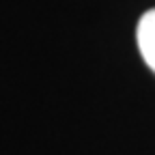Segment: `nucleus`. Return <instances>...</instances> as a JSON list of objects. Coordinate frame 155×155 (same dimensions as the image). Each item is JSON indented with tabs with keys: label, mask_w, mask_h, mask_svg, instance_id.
<instances>
[{
	"label": "nucleus",
	"mask_w": 155,
	"mask_h": 155,
	"mask_svg": "<svg viewBox=\"0 0 155 155\" xmlns=\"http://www.w3.org/2000/svg\"><path fill=\"white\" fill-rule=\"evenodd\" d=\"M136 41H138V50L144 58L149 69L155 73V9L147 11L136 28Z\"/></svg>",
	"instance_id": "1"
}]
</instances>
